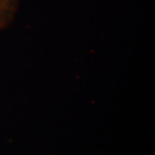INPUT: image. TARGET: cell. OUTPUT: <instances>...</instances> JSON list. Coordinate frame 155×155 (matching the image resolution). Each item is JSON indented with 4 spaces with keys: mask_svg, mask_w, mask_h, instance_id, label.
Masks as SVG:
<instances>
[{
    "mask_svg": "<svg viewBox=\"0 0 155 155\" xmlns=\"http://www.w3.org/2000/svg\"><path fill=\"white\" fill-rule=\"evenodd\" d=\"M22 0H0V33L14 22Z\"/></svg>",
    "mask_w": 155,
    "mask_h": 155,
    "instance_id": "obj_1",
    "label": "cell"
}]
</instances>
